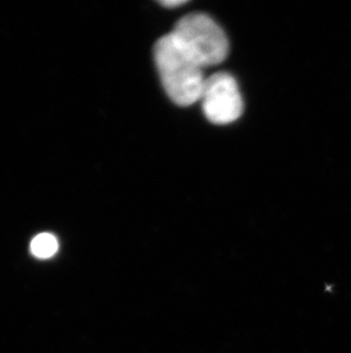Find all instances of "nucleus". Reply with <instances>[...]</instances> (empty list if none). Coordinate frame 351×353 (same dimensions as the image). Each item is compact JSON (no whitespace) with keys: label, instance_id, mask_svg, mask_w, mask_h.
I'll return each instance as SVG.
<instances>
[{"label":"nucleus","instance_id":"obj_1","mask_svg":"<svg viewBox=\"0 0 351 353\" xmlns=\"http://www.w3.org/2000/svg\"><path fill=\"white\" fill-rule=\"evenodd\" d=\"M154 61L163 88L173 102L179 107H189L200 101L206 81L203 68L173 34H166L156 41Z\"/></svg>","mask_w":351,"mask_h":353},{"label":"nucleus","instance_id":"obj_2","mask_svg":"<svg viewBox=\"0 0 351 353\" xmlns=\"http://www.w3.org/2000/svg\"><path fill=\"white\" fill-rule=\"evenodd\" d=\"M170 34L203 69L222 63L228 55L225 32L206 14L192 13L182 17Z\"/></svg>","mask_w":351,"mask_h":353},{"label":"nucleus","instance_id":"obj_3","mask_svg":"<svg viewBox=\"0 0 351 353\" xmlns=\"http://www.w3.org/2000/svg\"><path fill=\"white\" fill-rule=\"evenodd\" d=\"M200 101L203 112L215 125H227L242 116L243 100L232 74L217 72L206 78Z\"/></svg>","mask_w":351,"mask_h":353},{"label":"nucleus","instance_id":"obj_4","mask_svg":"<svg viewBox=\"0 0 351 353\" xmlns=\"http://www.w3.org/2000/svg\"><path fill=\"white\" fill-rule=\"evenodd\" d=\"M30 250L32 255L40 260H46L53 257L58 250V241L56 236L48 232L38 234L34 236L30 243Z\"/></svg>","mask_w":351,"mask_h":353},{"label":"nucleus","instance_id":"obj_5","mask_svg":"<svg viewBox=\"0 0 351 353\" xmlns=\"http://www.w3.org/2000/svg\"><path fill=\"white\" fill-rule=\"evenodd\" d=\"M187 1L185 0H164V1H161V5L164 7H168V8H173V7L182 6V5H185Z\"/></svg>","mask_w":351,"mask_h":353}]
</instances>
